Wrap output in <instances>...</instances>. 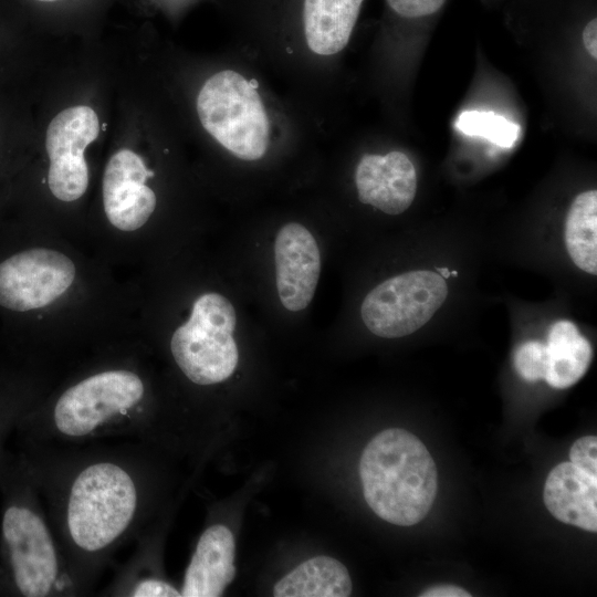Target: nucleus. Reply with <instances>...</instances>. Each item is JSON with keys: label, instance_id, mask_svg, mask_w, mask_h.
Instances as JSON below:
<instances>
[{"label": "nucleus", "instance_id": "nucleus-1", "mask_svg": "<svg viewBox=\"0 0 597 597\" xmlns=\"http://www.w3.org/2000/svg\"><path fill=\"white\" fill-rule=\"evenodd\" d=\"M78 596L151 523L159 498L153 446L140 440L17 444Z\"/></svg>", "mask_w": 597, "mask_h": 597}, {"label": "nucleus", "instance_id": "nucleus-2", "mask_svg": "<svg viewBox=\"0 0 597 597\" xmlns=\"http://www.w3.org/2000/svg\"><path fill=\"white\" fill-rule=\"evenodd\" d=\"M161 422L142 375L128 367L103 368L35 404L19 421L17 444H82L140 440L156 444Z\"/></svg>", "mask_w": 597, "mask_h": 597}, {"label": "nucleus", "instance_id": "nucleus-3", "mask_svg": "<svg viewBox=\"0 0 597 597\" xmlns=\"http://www.w3.org/2000/svg\"><path fill=\"white\" fill-rule=\"evenodd\" d=\"M0 496L2 596H78L40 492L11 450L0 472Z\"/></svg>", "mask_w": 597, "mask_h": 597}, {"label": "nucleus", "instance_id": "nucleus-4", "mask_svg": "<svg viewBox=\"0 0 597 597\" xmlns=\"http://www.w3.org/2000/svg\"><path fill=\"white\" fill-rule=\"evenodd\" d=\"M359 476L368 506L380 519L400 526L425 519L437 493L432 457L415 434L404 429H386L367 443Z\"/></svg>", "mask_w": 597, "mask_h": 597}, {"label": "nucleus", "instance_id": "nucleus-5", "mask_svg": "<svg viewBox=\"0 0 597 597\" xmlns=\"http://www.w3.org/2000/svg\"><path fill=\"white\" fill-rule=\"evenodd\" d=\"M196 106L202 127L234 157L254 161L266 154L270 118L256 86L244 75L217 72L202 85Z\"/></svg>", "mask_w": 597, "mask_h": 597}, {"label": "nucleus", "instance_id": "nucleus-6", "mask_svg": "<svg viewBox=\"0 0 597 597\" xmlns=\"http://www.w3.org/2000/svg\"><path fill=\"white\" fill-rule=\"evenodd\" d=\"M235 325L234 307L223 295L211 292L195 301L189 320L170 339L172 358L189 381L210 386L233 374L239 358Z\"/></svg>", "mask_w": 597, "mask_h": 597}, {"label": "nucleus", "instance_id": "nucleus-7", "mask_svg": "<svg viewBox=\"0 0 597 597\" xmlns=\"http://www.w3.org/2000/svg\"><path fill=\"white\" fill-rule=\"evenodd\" d=\"M447 295L448 286L440 274L406 272L381 282L366 295L362 320L379 337H402L428 323Z\"/></svg>", "mask_w": 597, "mask_h": 597}, {"label": "nucleus", "instance_id": "nucleus-8", "mask_svg": "<svg viewBox=\"0 0 597 597\" xmlns=\"http://www.w3.org/2000/svg\"><path fill=\"white\" fill-rule=\"evenodd\" d=\"M75 277L74 263L63 253L31 248L0 262V307L24 313L62 295Z\"/></svg>", "mask_w": 597, "mask_h": 597}, {"label": "nucleus", "instance_id": "nucleus-9", "mask_svg": "<svg viewBox=\"0 0 597 597\" xmlns=\"http://www.w3.org/2000/svg\"><path fill=\"white\" fill-rule=\"evenodd\" d=\"M98 133L97 114L85 105L62 111L49 124L45 139L50 159L48 184L57 199L74 201L86 191L88 168L84 150Z\"/></svg>", "mask_w": 597, "mask_h": 597}, {"label": "nucleus", "instance_id": "nucleus-10", "mask_svg": "<svg viewBox=\"0 0 597 597\" xmlns=\"http://www.w3.org/2000/svg\"><path fill=\"white\" fill-rule=\"evenodd\" d=\"M153 176L142 157L130 149H121L109 158L103 176V205L115 228L134 231L149 219L156 196L146 180Z\"/></svg>", "mask_w": 597, "mask_h": 597}, {"label": "nucleus", "instance_id": "nucleus-11", "mask_svg": "<svg viewBox=\"0 0 597 597\" xmlns=\"http://www.w3.org/2000/svg\"><path fill=\"white\" fill-rule=\"evenodd\" d=\"M276 289L282 305L292 312L308 306L321 274V254L313 234L297 222L284 224L274 242Z\"/></svg>", "mask_w": 597, "mask_h": 597}, {"label": "nucleus", "instance_id": "nucleus-12", "mask_svg": "<svg viewBox=\"0 0 597 597\" xmlns=\"http://www.w3.org/2000/svg\"><path fill=\"white\" fill-rule=\"evenodd\" d=\"M355 184L362 203L396 216L412 203L417 174L411 160L401 151L364 155L356 168Z\"/></svg>", "mask_w": 597, "mask_h": 597}, {"label": "nucleus", "instance_id": "nucleus-13", "mask_svg": "<svg viewBox=\"0 0 597 597\" xmlns=\"http://www.w3.org/2000/svg\"><path fill=\"white\" fill-rule=\"evenodd\" d=\"M235 544L223 524L209 525L200 535L186 568L181 597H219L235 576Z\"/></svg>", "mask_w": 597, "mask_h": 597}, {"label": "nucleus", "instance_id": "nucleus-14", "mask_svg": "<svg viewBox=\"0 0 597 597\" xmlns=\"http://www.w3.org/2000/svg\"><path fill=\"white\" fill-rule=\"evenodd\" d=\"M129 557L100 591L108 597H179L180 589L159 570V534L151 523L135 541Z\"/></svg>", "mask_w": 597, "mask_h": 597}, {"label": "nucleus", "instance_id": "nucleus-15", "mask_svg": "<svg viewBox=\"0 0 597 597\" xmlns=\"http://www.w3.org/2000/svg\"><path fill=\"white\" fill-rule=\"evenodd\" d=\"M543 498L558 521L588 532L597 531V476L572 462H562L547 475Z\"/></svg>", "mask_w": 597, "mask_h": 597}, {"label": "nucleus", "instance_id": "nucleus-16", "mask_svg": "<svg viewBox=\"0 0 597 597\" xmlns=\"http://www.w3.org/2000/svg\"><path fill=\"white\" fill-rule=\"evenodd\" d=\"M364 0H301L300 32L321 56L341 52L352 36Z\"/></svg>", "mask_w": 597, "mask_h": 597}, {"label": "nucleus", "instance_id": "nucleus-17", "mask_svg": "<svg viewBox=\"0 0 597 597\" xmlns=\"http://www.w3.org/2000/svg\"><path fill=\"white\" fill-rule=\"evenodd\" d=\"M547 368L544 379L557 389L576 384L587 371L593 349L590 343L569 321L554 323L548 332Z\"/></svg>", "mask_w": 597, "mask_h": 597}, {"label": "nucleus", "instance_id": "nucleus-18", "mask_svg": "<svg viewBox=\"0 0 597 597\" xmlns=\"http://www.w3.org/2000/svg\"><path fill=\"white\" fill-rule=\"evenodd\" d=\"M350 593L347 568L329 556H316L301 563L273 588L275 597H347Z\"/></svg>", "mask_w": 597, "mask_h": 597}, {"label": "nucleus", "instance_id": "nucleus-19", "mask_svg": "<svg viewBox=\"0 0 597 597\" xmlns=\"http://www.w3.org/2000/svg\"><path fill=\"white\" fill-rule=\"evenodd\" d=\"M565 243L573 262L583 271L597 273V191L588 190L573 200L566 222Z\"/></svg>", "mask_w": 597, "mask_h": 597}, {"label": "nucleus", "instance_id": "nucleus-20", "mask_svg": "<svg viewBox=\"0 0 597 597\" xmlns=\"http://www.w3.org/2000/svg\"><path fill=\"white\" fill-rule=\"evenodd\" d=\"M36 404L29 387L15 378L0 383V472L7 459L10 438L27 411Z\"/></svg>", "mask_w": 597, "mask_h": 597}, {"label": "nucleus", "instance_id": "nucleus-21", "mask_svg": "<svg viewBox=\"0 0 597 597\" xmlns=\"http://www.w3.org/2000/svg\"><path fill=\"white\" fill-rule=\"evenodd\" d=\"M455 127L465 135L484 137L505 148L514 146L521 132L519 124L490 111H464Z\"/></svg>", "mask_w": 597, "mask_h": 597}, {"label": "nucleus", "instance_id": "nucleus-22", "mask_svg": "<svg viewBox=\"0 0 597 597\" xmlns=\"http://www.w3.org/2000/svg\"><path fill=\"white\" fill-rule=\"evenodd\" d=\"M513 365L521 378L528 383L544 379L547 368L546 344L528 341L514 352Z\"/></svg>", "mask_w": 597, "mask_h": 597}, {"label": "nucleus", "instance_id": "nucleus-23", "mask_svg": "<svg viewBox=\"0 0 597 597\" xmlns=\"http://www.w3.org/2000/svg\"><path fill=\"white\" fill-rule=\"evenodd\" d=\"M389 11L404 20H419L437 13L447 0H385Z\"/></svg>", "mask_w": 597, "mask_h": 597}, {"label": "nucleus", "instance_id": "nucleus-24", "mask_svg": "<svg viewBox=\"0 0 597 597\" xmlns=\"http://www.w3.org/2000/svg\"><path fill=\"white\" fill-rule=\"evenodd\" d=\"M597 438L586 436L576 440L569 450L570 462L585 471L597 476Z\"/></svg>", "mask_w": 597, "mask_h": 597}, {"label": "nucleus", "instance_id": "nucleus-25", "mask_svg": "<svg viewBox=\"0 0 597 597\" xmlns=\"http://www.w3.org/2000/svg\"><path fill=\"white\" fill-rule=\"evenodd\" d=\"M419 596L421 597H470L471 594L464 590L463 588L454 586V585H439V586H433L426 589Z\"/></svg>", "mask_w": 597, "mask_h": 597}, {"label": "nucleus", "instance_id": "nucleus-26", "mask_svg": "<svg viewBox=\"0 0 597 597\" xmlns=\"http://www.w3.org/2000/svg\"><path fill=\"white\" fill-rule=\"evenodd\" d=\"M583 43L594 59L597 57V20L593 18L583 30Z\"/></svg>", "mask_w": 597, "mask_h": 597}, {"label": "nucleus", "instance_id": "nucleus-27", "mask_svg": "<svg viewBox=\"0 0 597 597\" xmlns=\"http://www.w3.org/2000/svg\"><path fill=\"white\" fill-rule=\"evenodd\" d=\"M438 272H440V275L443 277V279H447L451 275L450 271L447 269V268H437L436 269Z\"/></svg>", "mask_w": 597, "mask_h": 597}, {"label": "nucleus", "instance_id": "nucleus-28", "mask_svg": "<svg viewBox=\"0 0 597 597\" xmlns=\"http://www.w3.org/2000/svg\"><path fill=\"white\" fill-rule=\"evenodd\" d=\"M38 1H42V2H53V1H59V0H38Z\"/></svg>", "mask_w": 597, "mask_h": 597}, {"label": "nucleus", "instance_id": "nucleus-29", "mask_svg": "<svg viewBox=\"0 0 597 597\" xmlns=\"http://www.w3.org/2000/svg\"><path fill=\"white\" fill-rule=\"evenodd\" d=\"M450 273H451V275H453V276H457V275H458L457 271H450Z\"/></svg>", "mask_w": 597, "mask_h": 597}, {"label": "nucleus", "instance_id": "nucleus-30", "mask_svg": "<svg viewBox=\"0 0 597 597\" xmlns=\"http://www.w3.org/2000/svg\"><path fill=\"white\" fill-rule=\"evenodd\" d=\"M0 596H2V594H1V587H0Z\"/></svg>", "mask_w": 597, "mask_h": 597}]
</instances>
